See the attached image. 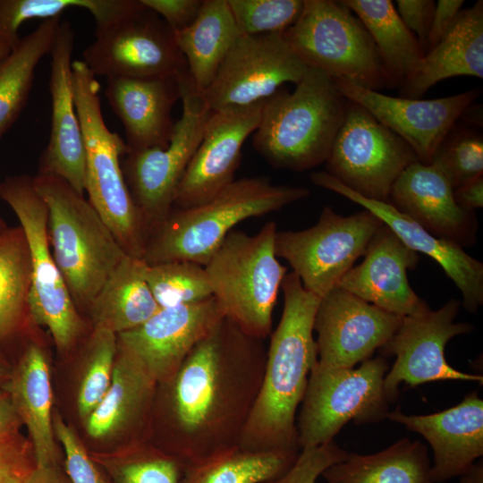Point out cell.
I'll return each mask as SVG.
<instances>
[{
    "mask_svg": "<svg viewBox=\"0 0 483 483\" xmlns=\"http://www.w3.org/2000/svg\"><path fill=\"white\" fill-rule=\"evenodd\" d=\"M307 70L283 32L242 35L201 94L211 111L248 106L298 83Z\"/></svg>",
    "mask_w": 483,
    "mask_h": 483,
    "instance_id": "obj_15",
    "label": "cell"
},
{
    "mask_svg": "<svg viewBox=\"0 0 483 483\" xmlns=\"http://www.w3.org/2000/svg\"><path fill=\"white\" fill-rule=\"evenodd\" d=\"M29 432L37 466L59 463L52 417L53 393L43 347L30 342L2 386Z\"/></svg>",
    "mask_w": 483,
    "mask_h": 483,
    "instance_id": "obj_28",
    "label": "cell"
},
{
    "mask_svg": "<svg viewBox=\"0 0 483 483\" xmlns=\"http://www.w3.org/2000/svg\"><path fill=\"white\" fill-rule=\"evenodd\" d=\"M138 0H0V34L16 46L21 25L31 19L60 17L70 8H83L104 26L138 9Z\"/></svg>",
    "mask_w": 483,
    "mask_h": 483,
    "instance_id": "obj_37",
    "label": "cell"
},
{
    "mask_svg": "<svg viewBox=\"0 0 483 483\" xmlns=\"http://www.w3.org/2000/svg\"><path fill=\"white\" fill-rule=\"evenodd\" d=\"M9 375L10 373L6 370V367L3 360L0 358V387H2L6 382Z\"/></svg>",
    "mask_w": 483,
    "mask_h": 483,
    "instance_id": "obj_54",
    "label": "cell"
},
{
    "mask_svg": "<svg viewBox=\"0 0 483 483\" xmlns=\"http://www.w3.org/2000/svg\"><path fill=\"white\" fill-rule=\"evenodd\" d=\"M482 464H473L464 474L460 476V483H482Z\"/></svg>",
    "mask_w": 483,
    "mask_h": 483,
    "instance_id": "obj_52",
    "label": "cell"
},
{
    "mask_svg": "<svg viewBox=\"0 0 483 483\" xmlns=\"http://www.w3.org/2000/svg\"><path fill=\"white\" fill-rule=\"evenodd\" d=\"M276 232L275 222L251 235L233 230L204 266L225 317L261 340L271 334L274 308L287 272L275 255Z\"/></svg>",
    "mask_w": 483,
    "mask_h": 483,
    "instance_id": "obj_7",
    "label": "cell"
},
{
    "mask_svg": "<svg viewBox=\"0 0 483 483\" xmlns=\"http://www.w3.org/2000/svg\"><path fill=\"white\" fill-rule=\"evenodd\" d=\"M31 260L22 228L18 225L0 232V339L13 336L30 316Z\"/></svg>",
    "mask_w": 483,
    "mask_h": 483,
    "instance_id": "obj_36",
    "label": "cell"
},
{
    "mask_svg": "<svg viewBox=\"0 0 483 483\" xmlns=\"http://www.w3.org/2000/svg\"><path fill=\"white\" fill-rule=\"evenodd\" d=\"M147 266L141 258L128 255L121 261L88 309L92 327L118 335L141 325L160 309L147 282Z\"/></svg>",
    "mask_w": 483,
    "mask_h": 483,
    "instance_id": "obj_30",
    "label": "cell"
},
{
    "mask_svg": "<svg viewBox=\"0 0 483 483\" xmlns=\"http://www.w3.org/2000/svg\"><path fill=\"white\" fill-rule=\"evenodd\" d=\"M74 31L62 21L50 52L51 130L49 141L38 161V174H52L84 194L85 150L76 111L72 77Z\"/></svg>",
    "mask_w": 483,
    "mask_h": 483,
    "instance_id": "obj_21",
    "label": "cell"
},
{
    "mask_svg": "<svg viewBox=\"0 0 483 483\" xmlns=\"http://www.w3.org/2000/svg\"><path fill=\"white\" fill-rule=\"evenodd\" d=\"M84 64L106 79L163 78L187 68L174 32L155 12L142 8L101 27L83 51Z\"/></svg>",
    "mask_w": 483,
    "mask_h": 483,
    "instance_id": "obj_14",
    "label": "cell"
},
{
    "mask_svg": "<svg viewBox=\"0 0 483 483\" xmlns=\"http://www.w3.org/2000/svg\"><path fill=\"white\" fill-rule=\"evenodd\" d=\"M436 2L432 0H397L396 11L407 27L425 50Z\"/></svg>",
    "mask_w": 483,
    "mask_h": 483,
    "instance_id": "obj_47",
    "label": "cell"
},
{
    "mask_svg": "<svg viewBox=\"0 0 483 483\" xmlns=\"http://www.w3.org/2000/svg\"><path fill=\"white\" fill-rule=\"evenodd\" d=\"M281 289L284 308L271 335L260 389L238 446L248 451H300L296 412L318 361L314 319L321 298L293 273Z\"/></svg>",
    "mask_w": 483,
    "mask_h": 483,
    "instance_id": "obj_2",
    "label": "cell"
},
{
    "mask_svg": "<svg viewBox=\"0 0 483 483\" xmlns=\"http://www.w3.org/2000/svg\"><path fill=\"white\" fill-rule=\"evenodd\" d=\"M456 203L464 210L473 212L483 207V175L478 176L453 190Z\"/></svg>",
    "mask_w": 483,
    "mask_h": 483,
    "instance_id": "obj_49",
    "label": "cell"
},
{
    "mask_svg": "<svg viewBox=\"0 0 483 483\" xmlns=\"http://www.w3.org/2000/svg\"><path fill=\"white\" fill-rule=\"evenodd\" d=\"M310 180L315 185L336 192L370 211L408 248L436 260L461 291L463 307L471 313L478 311L483 303V264L462 247L429 233L389 202L369 199L355 193L326 172L311 174Z\"/></svg>",
    "mask_w": 483,
    "mask_h": 483,
    "instance_id": "obj_23",
    "label": "cell"
},
{
    "mask_svg": "<svg viewBox=\"0 0 483 483\" xmlns=\"http://www.w3.org/2000/svg\"><path fill=\"white\" fill-rule=\"evenodd\" d=\"M431 164L442 172L454 190L483 175V140L471 133H462L452 140L446 138Z\"/></svg>",
    "mask_w": 483,
    "mask_h": 483,
    "instance_id": "obj_42",
    "label": "cell"
},
{
    "mask_svg": "<svg viewBox=\"0 0 483 483\" xmlns=\"http://www.w3.org/2000/svg\"><path fill=\"white\" fill-rule=\"evenodd\" d=\"M224 318L213 296L160 308L141 325L118 334L117 343L157 384H162L175 374L192 348Z\"/></svg>",
    "mask_w": 483,
    "mask_h": 483,
    "instance_id": "obj_18",
    "label": "cell"
},
{
    "mask_svg": "<svg viewBox=\"0 0 483 483\" xmlns=\"http://www.w3.org/2000/svg\"><path fill=\"white\" fill-rule=\"evenodd\" d=\"M177 75L106 79L105 95L123 123L129 151L168 145L175 123L172 110L181 98Z\"/></svg>",
    "mask_w": 483,
    "mask_h": 483,
    "instance_id": "obj_26",
    "label": "cell"
},
{
    "mask_svg": "<svg viewBox=\"0 0 483 483\" xmlns=\"http://www.w3.org/2000/svg\"><path fill=\"white\" fill-rule=\"evenodd\" d=\"M34 186L47 205L52 254L80 313L127 256L84 194L52 174H37Z\"/></svg>",
    "mask_w": 483,
    "mask_h": 483,
    "instance_id": "obj_5",
    "label": "cell"
},
{
    "mask_svg": "<svg viewBox=\"0 0 483 483\" xmlns=\"http://www.w3.org/2000/svg\"><path fill=\"white\" fill-rule=\"evenodd\" d=\"M0 198L16 215L25 234L31 260L30 316L34 326L48 329L58 352H70L86 324L76 308L52 254L48 212L32 176L12 175L0 182Z\"/></svg>",
    "mask_w": 483,
    "mask_h": 483,
    "instance_id": "obj_9",
    "label": "cell"
},
{
    "mask_svg": "<svg viewBox=\"0 0 483 483\" xmlns=\"http://www.w3.org/2000/svg\"><path fill=\"white\" fill-rule=\"evenodd\" d=\"M461 302L452 299L437 310L403 317L391 339L381 347L386 355H394L395 361L384 379L385 391L393 402L398 395V386H410L438 381L462 380L482 384L479 375L468 374L453 369L445 360V348L454 336L473 329L469 323H454Z\"/></svg>",
    "mask_w": 483,
    "mask_h": 483,
    "instance_id": "obj_16",
    "label": "cell"
},
{
    "mask_svg": "<svg viewBox=\"0 0 483 483\" xmlns=\"http://www.w3.org/2000/svg\"><path fill=\"white\" fill-rule=\"evenodd\" d=\"M113 483H180L183 463L157 447L135 446L103 463Z\"/></svg>",
    "mask_w": 483,
    "mask_h": 483,
    "instance_id": "obj_40",
    "label": "cell"
},
{
    "mask_svg": "<svg viewBox=\"0 0 483 483\" xmlns=\"http://www.w3.org/2000/svg\"><path fill=\"white\" fill-rule=\"evenodd\" d=\"M23 483H71L65 470L59 463L36 466Z\"/></svg>",
    "mask_w": 483,
    "mask_h": 483,
    "instance_id": "obj_51",
    "label": "cell"
},
{
    "mask_svg": "<svg viewBox=\"0 0 483 483\" xmlns=\"http://www.w3.org/2000/svg\"><path fill=\"white\" fill-rule=\"evenodd\" d=\"M369 31L391 87L402 85L418 69L425 50L401 20L390 0H343Z\"/></svg>",
    "mask_w": 483,
    "mask_h": 483,
    "instance_id": "obj_33",
    "label": "cell"
},
{
    "mask_svg": "<svg viewBox=\"0 0 483 483\" xmlns=\"http://www.w3.org/2000/svg\"><path fill=\"white\" fill-rule=\"evenodd\" d=\"M263 340L224 318L190 352L175 374L157 384L153 415L165 443L183 465L238 445L265 369Z\"/></svg>",
    "mask_w": 483,
    "mask_h": 483,
    "instance_id": "obj_1",
    "label": "cell"
},
{
    "mask_svg": "<svg viewBox=\"0 0 483 483\" xmlns=\"http://www.w3.org/2000/svg\"><path fill=\"white\" fill-rule=\"evenodd\" d=\"M430 469L426 445L404 438L374 454L348 453L322 476L327 483H434Z\"/></svg>",
    "mask_w": 483,
    "mask_h": 483,
    "instance_id": "obj_32",
    "label": "cell"
},
{
    "mask_svg": "<svg viewBox=\"0 0 483 483\" xmlns=\"http://www.w3.org/2000/svg\"><path fill=\"white\" fill-rule=\"evenodd\" d=\"M55 436L64 453V470L71 483H108L79 436L60 415L53 417Z\"/></svg>",
    "mask_w": 483,
    "mask_h": 483,
    "instance_id": "obj_43",
    "label": "cell"
},
{
    "mask_svg": "<svg viewBox=\"0 0 483 483\" xmlns=\"http://www.w3.org/2000/svg\"><path fill=\"white\" fill-rule=\"evenodd\" d=\"M21 424L9 394L0 387V439L18 435Z\"/></svg>",
    "mask_w": 483,
    "mask_h": 483,
    "instance_id": "obj_50",
    "label": "cell"
},
{
    "mask_svg": "<svg viewBox=\"0 0 483 483\" xmlns=\"http://www.w3.org/2000/svg\"><path fill=\"white\" fill-rule=\"evenodd\" d=\"M117 353V335L92 327L87 338L82 374L77 393V410L84 421L106 394L112 380Z\"/></svg>",
    "mask_w": 483,
    "mask_h": 483,
    "instance_id": "obj_38",
    "label": "cell"
},
{
    "mask_svg": "<svg viewBox=\"0 0 483 483\" xmlns=\"http://www.w3.org/2000/svg\"><path fill=\"white\" fill-rule=\"evenodd\" d=\"M146 278L159 308L190 304L213 296L204 267L191 261L148 265Z\"/></svg>",
    "mask_w": 483,
    "mask_h": 483,
    "instance_id": "obj_39",
    "label": "cell"
},
{
    "mask_svg": "<svg viewBox=\"0 0 483 483\" xmlns=\"http://www.w3.org/2000/svg\"><path fill=\"white\" fill-rule=\"evenodd\" d=\"M386 419L422 435L430 444L434 483L462 476L483 454V401L476 392L443 411L405 415L398 408L389 411Z\"/></svg>",
    "mask_w": 483,
    "mask_h": 483,
    "instance_id": "obj_24",
    "label": "cell"
},
{
    "mask_svg": "<svg viewBox=\"0 0 483 483\" xmlns=\"http://www.w3.org/2000/svg\"><path fill=\"white\" fill-rule=\"evenodd\" d=\"M242 35L282 33L300 17L304 0H227Z\"/></svg>",
    "mask_w": 483,
    "mask_h": 483,
    "instance_id": "obj_41",
    "label": "cell"
},
{
    "mask_svg": "<svg viewBox=\"0 0 483 483\" xmlns=\"http://www.w3.org/2000/svg\"><path fill=\"white\" fill-rule=\"evenodd\" d=\"M361 264L352 267L337 287L400 317L416 316L429 309L410 285L407 271L419 262L385 224L370 241Z\"/></svg>",
    "mask_w": 483,
    "mask_h": 483,
    "instance_id": "obj_22",
    "label": "cell"
},
{
    "mask_svg": "<svg viewBox=\"0 0 483 483\" xmlns=\"http://www.w3.org/2000/svg\"><path fill=\"white\" fill-rule=\"evenodd\" d=\"M303 187L275 185L269 178L233 181L210 199L173 208L149 234L142 259L148 265L184 260L205 266L239 223L305 199Z\"/></svg>",
    "mask_w": 483,
    "mask_h": 483,
    "instance_id": "obj_3",
    "label": "cell"
},
{
    "mask_svg": "<svg viewBox=\"0 0 483 483\" xmlns=\"http://www.w3.org/2000/svg\"><path fill=\"white\" fill-rule=\"evenodd\" d=\"M73 97L85 150V191L128 256L143 257L148 233L126 184L121 157L125 140L106 126L100 85L82 60L72 63Z\"/></svg>",
    "mask_w": 483,
    "mask_h": 483,
    "instance_id": "obj_6",
    "label": "cell"
},
{
    "mask_svg": "<svg viewBox=\"0 0 483 483\" xmlns=\"http://www.w3.org/2000/svg\"><path fill=\"white\" fill-rule=\"evenodd\" d=\"M333 81L345 99L361 106L402 139L413 150L418 161L425 165L431 164L455 123L479 95V89H471L423 100L387 96L346 79Z\"/></svg>",
    "mask_w": 483,
    "mask_h": 483,
    "instance_id": "obj_17",
    "label": "cell"
},
{
    "mask_svg": "<svg viewBox=\"0 0 483 483\" xmlns=\"http://www.w3.org/2000/svg\"><path fill=\"white\" fill-rule=\"evenodd\" d=\"M61 21V16L43 21L0 61V139L26 106L36 67L50 54Z\"/></svg>",
    "mask_w": 483,
    "mask_h": 483,
    "instance_id": "obj_34",
    "label": "cell"
},
{
    "mask_svg": "<svg viewBox=\"0 0 483 483\" xmlns=\"http://www.w3.org/2000/svg\"><path fill=\"white\" fill-rule=\"evenodd\" d=\"M383 225L367 209L343 216L326 206L313 226L277 231L275 255L289 263L307 291L322 299L365 254Z\"/></svg>",
    "mask_w": 483,
    "mask_h": 483,
    "instance_id": "obj_12",
    "label": "cell"
},
{
    "mask_svg": "<svg viewBox=\"0 0 483 483\" xmlns=\"http://www.w3.org/2000/svg\"><path fill=\"white\" fill-rule=\"evenodd\" d=\"M300 451L226 448L183 466L180 483H266L283 475Z\"/></svg>",
    "mask_w": 483,
    "mask_h": 483,
    "instance_id": "obj_35",
    "label": "cell"
},
{
    "mask_svg": "<svg viewBox=\"0 0 483 483\" xmlns=\"http://www.w3.org/2000/svg\"><path fill=\"white\" fill-rule=\"evenodd\" d=\"M415 161V153L402 139L347 100L325 162L326 173L366 199L388 202L394 183Z\"/></svg>",
    "mask_w": 483,
    "mask_h": 483,
    "instance_id": "obj_13",
    "label": "cell"
},
{
    "mask_svg": "<svg viewBox=\"0 0 483 483\" xmlns=\"http://www.w3.org/2000/svg\"><path fill=\"white\" fill-rule=\"evenodd\" d=\"M8 226H7V224L5 223V221L0 216V232L6 229Z\"/></svg>",
    "mask_w": 483,
    "mask_h": 483,
    "instance_id": "obj_55",
    "label": "cell"
},
{
    "mask_svg": "<svg viewBox=\"0 0 483 483\" xmlns=\"http://www.w3.org/2000/svg\"><path fill=\"white\" fill-rule=\"evenodd\" d=\"M346 102L329 76L308 67L292 93L278 90L265 100L255 150L278 169L301 172L325 163Z\"/></svg>",
    "mask_w": 483,
    "mask_h": 483,
    "instance_id": "obj_4",
    "label": "cell"
},
{
    "mask_svg": "<svg viewBox=\"0 0 483 483\" xmlns=\"http://www.w3.org/2000/svg\"><path fill=\"white\" fill-rule=\"evenodd\" d=\"M387 369L383 357L370 358L357 369L317 361L296 421L300 450L332 441L351 420L364 424L386 419L392 402L384 387Z\"/></svg>",
    "mask_w": 483,
    "mask_h": 483,
    "instance_id": "obj_10",
    "label": "cell"
},
{
    "mask_svg": "<svg viewBox=\"0 0 483 483\" xmlns=\"http://www.w3.org/2000/svg\"><path fill=\"white\" fill-rule=\"evenodd\" d=\"M36 466L30 441L20 434L0 439V483H23Z\"/></svg>",
    "mask_w": 483,
    "mask_h": 483,
    "instance_id": "obj_45",
    "label": "cell"
},
{
    "mask_svg": "<svg viewBox=\"0 0 483 483\" xmlns=\"http://www.w3.org/2000/svg\"><path fill=\"white\" fill-rule=\"evenodd\" d=\"M462 0H438L431 21L428 49L435 46L446 33L462 10Z\"/></svg>",
    "mask_w": 483,
    "mask_h": 483,
    "instance_id": "obj_48",
    "label": "cell"
},
{
    "mask_svg": "<svg viewBox=\"0 0 483 483\" xmlns=\"http://www.w3.org/2000/svg\"><path fill=\"white\" fill-rule=\"evenodd\" d=\"M402 318L336 286L321 299L316 312L318 361L353 368L391 339Z\"/></svg>",
    "mask_w": 483,
    "mask_h": 483,
    "instance_id": "obj_19",
    "label": "cell"
},
{
    "mask_svg": "<svg viewBox=\"0 0 483 483\" xmlns=\"http://www.w3.org/2000/svg\"><path fill=\"white\" fill-rule=\"evenodd\" d=\"M264 103L211 112L178 187L174 208L206 202L234 181L242 145L257 129Z\"/></svg>",
    "mask_w": 483,
    "mask_h": 483,
    "instance_id": "obj_20",
    "label": "cell"
},
{
    "mask_svg": "<svg viewBox=\"0 0 483 483\" xmlns=\"http://www.w3.org/2000/svg\"><path fill=\"white\" fill-rule=\"evenodd\" d=\"M157 386V382L117 343L111 384L84 420L88 435L105 439L140 432L153 416Z\"/></svg>",
    "mask_w": 483,
    "mask_h": 483,
    "instance_id": "obj_27",
    "label": "cell"
},
{
    "mask_svg": "<svg viewBox=\"0 0 483 483\" xmlns=\"http://www.w3.org/2000/svg\"><path fill=\"white\" fill-rule=\"evenodd\" d=\"M15 46L0 34V61L7 56Z\"/></svg>",
    "mask_w": 483,
    "mask_h": 483,
    "instance_id": "obj_53",
    "label": "cell"
},
{
    "mask_svg": "<svg viewBox=\"0 0 483 483\" xmlns=\"http://www.w3.org/2000/svg\"><path fill=\"white\" fill-rule=\"evenodd\" d=\"M174 36L190 76L202 92L242 34L227 0H203L196 20Z\"/></svg>",
    "mask_w": 483,
    "mask_h": 483,
    "instance_id": "obj_31",
    "label": "cell"
},
{
    "mask_svg": "<svg viewBox=\"0 0 483 483\" xmlns=\"http://www.w3.org/2000/svg\"><path fill=\"white\" fill-rule=\"evenodd\" d=\"M283 36L307 67L333 80L377 91L391 87L372 38L343 1L304 0L300 17Z\"/></svg>",
    "mask_w": 483,
    "mask_h": 483,
    "instance_id": "obj_8",
    "label": "cell"
},
{
    "mask_svg": "<svg viewBox=\"0 0 483 483\" xmlns=\"http://www.w3.org/2000/svg\"><path fill=\"white\" fill-rule=\"evenodd\" d=\"M348 452L333 440L300 450L293 464L280 477L266 483H316L330 466L344 460Z\"/></svg>",
    "mask_w": 483,
    "mask_h": 483,
    "instance_id": "obj_44",
    "label": "cell"
},
{
    "mask_svg": "<svg viewBox=\"0 0 483 483\" xmlns=\"http://www.w3.org/2000/svg\"><path fill=\"white\" fill-rule=\"evenodd\" d=\"M388 202L437 238L461 247L476 240L475 216L456 203L453 186L433 164L408 165L394 183Z\"/></svg>",
    "mask_w": 483,
    "mask_h": 483,
    "instance_id": "obj_25",
    "label": "cell"
},
{
    "mask_svg": "<svg viewBox=\"0 0 483 483\" xmlns=\"http://www.w3.org/2000/svg\"><path fill=\"white\" fill-rule=\"evenodd\" d=\"M483 78V2L461 10L444 37L424 54L401 85L402 97L419 98L437 82L455 77Z\"/></svg>",
    "mask_w": 483,
    "mask_h": 483,
    "instance_id": "obj_29",
    "label": "cell"
},
{
    "mask_svg": "<svg viewBox=\"0 0 483 483\" xmlns=\"http://www.w3.org/2000/svg\"><path fill=\"white\" fill-rule=\"evenodd\" d=\"M158 14L175 33L189 27L198 17L203 0H140Z\"/></svg>",
    "mask_w": 483,
    "mask_h": 483,
    "instance_id": "obj_46",
    "label": "cell"
},
{
    "mask_svg": "<svg viewBox=\"0 0 483 483\" xmlns=\"http://www.w3.org/2000/svg\"><path fill=\"white\" fill-rule=\"evenodd\" d=\"M177 77L182 113L174 123L168 145L129 151L122 162L126 184L148 236L174 208L178 187L212 112L195 87L188 68Z\"/></svg>",
    "mask_w": 483,
    "mask_h": 483,
    "instance_id": "obj_11",
    "label": "cell"
}]
</instances>
